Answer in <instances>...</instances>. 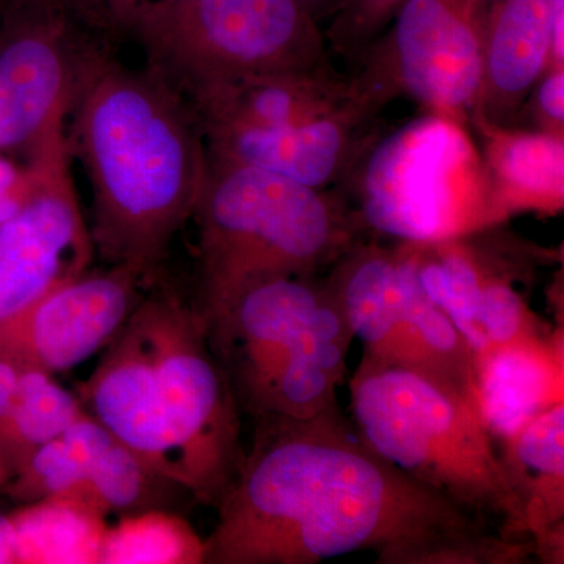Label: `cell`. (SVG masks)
<instances>
[{"label": "cell", "instance_id": "9", "mask_svg": "<svg viewBox=\"0 0 564 564\" xmlns=\"http://www.w3.org/2000/svg\"><path fill=\"white\" fill-rule=\"evenodd\" d=\"M486 0H404L358 58L359 98L381 111L411 98L469 128L484 79Z\"/></svg>", "mask_w": 564, "mask_h": 564}, {"label": "cell", "instance_id": "23", "mask_svg": "<svg viewBox=\"0 0 564 564\" xmlns=\"http://www.w3.org/2000/svg\"><path fill=\"white\" fill-rule=\"evenodd\" d=\"M84 413L79 400L55 383L51 373L22 369L13 406L0 422V436L21 464Z\"/></svg>", "mask_w": 564, "mask_h": 564}, {"label": "cell", "instance_id": "32", "mask_svg": "<svg viewBox=\"0 0 564 564\" xmlns=\"http://www.w3.org/2000/svg\"><path fill=\"white\" fill-rule=\"evenodd\" d=\"M299 2L314 20L321 21L332 18L334 11L339 7L340 0H299Z\"/></svg>", "mask_w": 564, "mask_h": 564}, {"label": "cell", "instance_id": "33", "mask_svg": "<svg viewBox=\"0 0 564 564\" xmlns=\"http://www.w3.org/2000/svg\"><path fill=\"white\" fill-rule=\"evenodd\" d=\"M21 2L57 3V6L73 7V9L88 11L95 17L104 18L95 0H17V3Z\"/></svg>", "mask_w": 564, "mask_h": 564}, {"label": "cell", "instance_id": "1", "mask_svg": "<svg viewBox=\"0 0 564 564\" xmlns=\"http://www.w3.org/2000/svg\"><path fill=\"white\" fill-rule=\"evenodd\" d=\"M218 508L209 564H315L369 552L380 564H524L502 536L364 443L339 403L256 421Z\"/></svg>", "mask_w": 564, "mask_h": 564}, {"label": "cell", "instance_id": "22", "mask_svg": "<svg viewBox=\"0 0 564 564\" xmlns=\"http://www.w3.org/2000/svg\"><path fill=\"white\" fill-rule=\"evenodd\" d=\"M113 440L93 415L82 414L65 432L40 445L20 464L18 492L39 502L68 492L87 478L93 464Z\"/></svg>", "mask_w": 564, "mask_h": 564}, {"label": "cell", "instance_id": "15", "mask_svg": "<svg viewBox=\"0 0 564 564\" xmlns=\"http://www.w3.org/2000/svg\"><path fill=\"white\" fill-rule=\"evenodd\" d=\"M358 98L351 76H344L328 62L311 69L248 77L188 107L207 135L295 128L336 113Z\"/></svg>", "mask_w": 564, "mask_h": 564}, {"label": "cell", "instance_id": "19", "mask_svg": "<svg viewBox=\"0 0 564 564\" xmlns=\"http://www.w3.org/2000/svg\"><path fill=\"white\" fill-rule=\"evenodd\" d=\"M563 323L543 336L489 351L475 362L478 402L492 436L505 440L564 402Z\"/></svg>", "mask_w": 564, "mask_h": 564}, {"label": "cell", "instance_id": "24", "mask_svg": "<svg viewBox=\"0 0 564 564\" xmlns=\"http://www.w3.org/2000/svg\"><path fill=\"white\" fill-rule=\"evenodd\" d=\"M206 544L184 519L148 511L124 519L104 534L99 563L202 564Z\"/></svg>", "mask_w": 564, "mask_h": 564}, {"label": "cell", "instance_id": "11", "mask_svg": "<svg viewBox=\"0 0 564 564\" xmlns=\"http://www.w3.org/2000/svg\"><path fill=\"white\" fill-rule=\"evenodd\" d=\"M66 131L32 151L20 209L0 225V322L76 280L93 259L69 169Z\"/></svg>", "mask_w": 564, "mask_h": 564}, {"label": "cell", "instance_id": "34", "mask_svg": "<svg viewBox=\"0 0 564 564\" xmlns=\"http://www.w3.org/2000/svg\"><path fill=\"white\" fill-rule=\"evenodd\" d=\"M25 191H28V184H25L24 192L18 193V195L0 196V225H2L3 221L9 220L11 215L20 209L22 199H24Z\"/></svg>", "mask_w": 564, "mask_h": 564}, {"label": "cell", "instance_id": "20", "mask_svg": "<svg viewBox=\"0 0 564 564\" xmlns=\"http://www.w3.org/2000/svg\"><path fill=\"white\" fill-rule=\"evenodd\" d=\"M508 480L524 508L534 556L562 564L564 551V402L502 440Z\"/></svg>", "mask_w": 564, "mask_h": 564}, {"label": "cell", "instance_id": "5", "mask_svg": "<svg viewBox=\"0 0 564 564\" xmlns=\"http://www.w3.org/2000/svg\"><path fill=\"white\" fill-rule=\"evenodd\" d=\"M207 333L240 413L307 419L337 403L355 334L328 278L254 285Z\"/></svg>", "mask_w": 564, "mask_h": 564}, {"label": "cell", "instance_id": "12", "mask_svg": "<svg viewBox=\"0 0 564 564\" xmlns=\"http://www.w3.org/2000/svg\"><path fill=\"white\" fill-rule=\"evenodd\" d=\"M140 281L131 270L111 267L54 289L0 322V358L51 375L73 369L117 336L139 303Z\"/></svg>", "mask_w": 564, "mask_h": 564}, {"label": "cell", "instance_id": "10", "mask_svg": "<svg viewBox=\"0 0 564 564\" xmlns=\"http://www.w3.org/2000/svg\"><path fill=\"white\" fill-rule=\"evenodd\" d=\"M28 20L0 50V150H35L63 131L115 33L84 10L21 2Z\"/></svg>", "mask_w": 564, "mask_h": 564}, {"label": "cell", "instance_id": "6", "mask_svg": "<svg viewBox=\"0 0 564 564\" xmlns=\"http://www.w3.org/2000/svg\"><path fill=\"white\" fill-rule=\"evenodd\" d=\"M147 68L192 106L263 74L329 62L325 35L299 0H174L129 17Z\"/></svg>", "mask_w": 564, "mask_h": 564}, {"label": "cell", "instance_id": "8", "mask_svg": "<svg viewBox=\"0 0 564 564\" xmlns=\"http://www.w3.org/2000/svg\"><path fill=\"white\" fill-rule=\"evenodd\" d=\"M154 362L155 413L172 447L174 484L217 505L243 454L240 410L215 358L202 311L173 293L137 303Z\"/></svg>", "mask_w": 564, "mask_h": 564}, {"label": "cell", "instance_id": "14", "mask_svg": "<svg viewBox=\"0 0 564 564\" xmlns=\"http://www.w3.org/2000/svg\"><path fill=\"white\" fill-rule=\"evenodd\" d=\"M84 389L91 415L163 480L174 484L172 447L155 413L150 337L133 307Z\"/></svg>", "mask_w": 564, "mask_h": 564}, {"label": "cell", "instance_id": "28", "mask_svg": "<svg viewBox=\"0 0 564 564\" xmlns=\"http://www.w3.org/2000/svg\"><path fill=\"white\" fill-rule=\"evenodd\" d=\"M115 31L124 33L126 21L132 13L152 3L174 2V0H95Z\"/></svg>", "mask_w": 564, "mask_h": 564}, {"label": "cell", "instance_id": "18", "mask_svg": "<svg viewBox=\"0 0 564 564\" xmlns=\"http://www.w3.org/2000/svg\"><path fill=\"white\" fill-rule=\"evenodd\" d=\"M491 195L494 225L518 214H560L564 207V137L497 124L473 115Z\"/></svg>", "mask_w": 564, "mask_h": 564}, {"label": "cell", "instance_id": "4", "mask_svg": "<svg viewBox=\"0 0 564 564\" xmlns=\"http://www.w3.org/2000/svg\"><path fill=\"white\" fill-rule=\"evenodd\" d=\"M348 389L352 425L378 455L508 540L532 544L477 395L367 359Z\"/></svg>", "mask_w": 564, "mask_h": 564}, {"label": "cell", "instance_id": "27", "mask_svg": "<svg viewBox=\"0 0 564 564\" xmlns=\"http://www.w3.org/2000/svg\"><path fill=\"white\" fill-rule=\"evenodd\" d=\"M524 107L536 131L564 137V68H547Z\"/></svg>", "mask_w": 564, "mask_h": 564}, {"label": "cell", "instance_id": "13", "mask_svg": "<svg viewBox=\"0 0 564 564\" xmlns=\"http://www.w3.org/2000/svg\"><path fill=\"white\" fill-rule=\"evenodd\" d=\"M380 113L358 98L336 113L295 128L207 133V158L256 166L326 191L347 180L364 152L380 137Z\"/></svg>", "mask_w": 564, "mask_h": 564}, {"label": "cell", "instance_id": "25", "mask_svg": "<svg viewBox=\"0 0 564 564\" xmlns=\"http://www.w3.org/2000/svg\"><path fill=\"white\" fill-rule=\"evenodd\" d=\"M152 473L131 448L117 440L93 464L87 478L54 499L66 500L88 513L104 518L109 511L133 510L140 507L150 489Z\"/></svg>", "mask_w": 564, "mask_h": 564}, {"label": "cell", "instance_id": "17", "mask_svg": "<svg viewBox=\"0 0 564 564\" xmlns=\"http://www.w3.org/2000/svg\"><path fill=\"white\" fill-rule=\"evenodd\" d=\"M329 282L339 296L362 359L421 373L408 315L402 263L395 250L356 240L333 263Z\"/></svg>", "mask_w": 564, "mask_h": 564}, {"label": "cell", "instance_id": "30", "mask_svg": "<svg viewBox=\"0 0 564 564\" xmlns=\"http://www.w3.org/2000/svg\"><path fill=\"white\" fill-rule=\"evenodd\" d=\"M25 184H28V174L22 176L13 163L0 158V196L18 195L24 192Z\"/></svg>", "mask_w": 564, "mask_h": 564}, {"label": "cell", "instance_id": "7", "mask_svg": "<svg viewBox=\"0 0 564 564\" xmlns=\"http://www.w3.org/2000/svg\"><path fill=\"white\" fill-rule=\"evenodd\" d=\"M467 129L429 113L378 137L344 181L364 229L434 242L494 226L488 176Z\"/></svg>", "mask_w": 564, "mask_h": 564}, {"label": "cell", "instance_id": "2", "mask_svg": "<svg viewBox=\"0 0 564 564\" xmlns=\"http://www.w3.org/2000/svg\"><path fill=\"white\" fill-rule=\"evenodd\" d=\"M70 154L93 195L95 247L143 280L193 217L209 158L198 118L150 69L113 54L91 70L70 111Z\"/></svg>", "mask_w": 564, "mask_h": 564}, {"label": "cell", "instance_id": "21", "mask_svg": "<svg viewBox=\"0 0 564 564\" xmlns=\"http://www.w3.org/2000/svg\"><path fill=\"white\" fill-rule=\"evenodd\" d=\"M17 563H99L102 518L62 499L40 500L14 516Z\"/></svg>", "mask_w": 564, "mask_h": 564}, {"label": "cell", "instance_id": "16", "mask_svg": "<svg viewBox=\"0 0 564 564\" xmlns=\"http://www.w3.org/2000/svg\"><path fill=\"white\" fill-rule=\"evenodd\" d=\"M563 17L564 0H486L484 79L473 115L511 126L549 68Z\"/></svg>", "mask_w": 564, "mask_h": 564}, {"label": "cell", "instance_id": "3", "mask_svg": "<svg viewBox=\"0 0 564 564\" xmlns=\"http://www.w3.org/2000/svg\"><path fill=\"white\" fill-rule=\"evenodd\" d=\"M192 218L206 323L254 285L333 265L364 229L340 193L212 159Z\"/></svg>", "mask_w": 564, "mask_h": 564}, {"label": "cell", "instance_id": "31", "mask_svg": "<svg viewBox=\"0 0 564 564\" xmlns=\"http://www.w3.org/2000/svg\"><path fill=\"white\" fill-rule=\"evenodd\" d=\"M17 563V532L13 521L0 514V564Z\"/></svg>", "mask_w": 564, "mask_h": 564}, {"label": "cell", "instance_id": "29", "mask_svg": "<svg viewBox=\"0 0 564 564\" xmlns=\"http://www.w3.org/2000/svg\"><path fill=\"white\" fill-rule=\"evenodd\" d=\"M21 372L20 366L0 358V422L7 417L13 406Z\"/></svg>", "mask_w": 564, "mask_h": 564}, {"label": "cell", "instance_id": "26", "mask_svg": "<svg viewBox=\"0 0 564 564\" xmlns=\"http://www.w3.org/2000/svg\"><path fill=\"white\" fill-rule=\"evenodd\" d=\"M404 0H340L323 32L334 54L358 61L388 28Z\"/></svg>", "mask_w": 564, "mask_h": 564}]
</instances>
